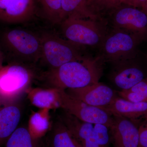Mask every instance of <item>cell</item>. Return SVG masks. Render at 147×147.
<instances>
[{"label": "cell", "instance_id": "6da1fadb", "mask_svg": "<svg viewBox=\"0 0 147 147\" xmlns=\"http://www.w3.org/2000/svg\"><path fill=\"white\" fill-rule=\"evenodd\" d=\"M100 59L83 56L57 68L48 69L39 78L42 88L65 90L98 83L102 74Z\"/></svg>", "mask_w": 147, "mask_h": 147}, {"label": "cell", "instance_id": "7a4b0ae2", "mask_svg": "<svg viewBox=\"0 0 147 147\" xmlns=\"http://www.w3.org/2000/svg\"><path fill=\"white\" fill-rule=\"evenodd\" d=\"M34 76L31 69L23 64L0 69V105L17 103L30 88Z\"/></svg>", "mask_w": 147, "mask_h": 147}, {"label": "cell", "instance_id": "3957f363", "mask_svg": "<svg viewBox=\"0 0 147 147\" xmlns=\"http://www.w3.org/2000/svg\"><path fill=\"white\" fill-rule=\"evenodd\" d=\"M41 57L44 63L53 69L83 57L80 45L57 36L45 34L40 36Z\"/></svg>", "mask_w": 147, "mask_h": 147}, {"label": "cell", "instance_id": "277c9868", "mask_svg": "<svg viewBox=\"0 0 147 147\" xmlns=\"http://www.w3.org/2000/svg\"><path fill=\"white\" fill-rule=\"evenodd\" d=\"M61 24L65 38L77 45L95 46L101 44L105 38L102 28L94 19L73 15Z\"/></svg>", "mask_w": 147, "mask_h": 147}, {"label": "cell", "instance_id": "5b68a950", "mask_svg": "<svg viewBox=\"0 0 147 147\" xmlns=\"http://www.w3.org/2000/svg\"><path fill=\"white\" fill-rule=\"evenodd\" d=\"M142 41L134 35L115 29L101 43L103 57L117 64L130 60L135 57L137 45Z\"/></svg>", "mask_w": 147, "mask_h": 147}, {"label": "cell", "instance_id": "8992f818", "mask_svg": "<svg viewBox=\"0 0 147 147\" xmlns=\"http://www.w3.org/2000/svg\"><path fill=\"white\" fill-rule=\"evenodd\" d=\"M3 40L11 52L23 62L33 63L40 59L41 38L32 33L13 29L5 34Z\"/></svg>", "mask_w": 147, "mask_h": 147}, {"label": "cell", "instance_id": "52a82bcc", "mask_svg": "<svg viewBox=\"0 0 147 147\" xmlns=\"http://www.w3.org/2000/svg\"><path fill=\"white\" fill-rule=\"evenodd\" d=\"M60 108L83 121L105 125L110 128L114 117L101 108L91 106L67 93L65 90H58Z\"/></svg>", "mask_w": 147, "mask_h": 147}, {"label": "cell", "instance_id": "ba28073f", "mask_svg": "<svg viewBox=\"0 0 147 147\" xmlns=\"http://www.w3.org/2000/svg\"><path fill=\"white\" fill-rule=\"evenodd\" d=\"M113 23L115 29H120L139 38H147V13L135 7H127L114 14Z\"/></svg>", "mask_w": 147, "mask_h": 147}, {"label": "cell", "instance_id": "9c48e42d", "mask_svg": "<svg viewBox=\"0 0 147 147\" xmlns=\"http://www.w3.org/2000/svg\"><path fill=\"white\" fill-rule=\"evenodd\" d=\"M38 5L39 0H0V21L11 24L28 21Z\"/></svg>", "mask_w": 147, "mask_h": 147}, {"label": "cell", "instance_id": "30bf717a", "mask_svg": "<svg viewBox=\"0 0 147 147\" xmlns=\"http://www.w3.org/2000/svg\"><path fill=\"white\" fill-rule=\"evenodd\" d=\"M65 91L88 105L102 109L110 105L117 96L111 88L99 82L83 88L69 89Z\"/></svg>", "mask_w": 147, "mask_h": 147}, {"label": "cell", "instance_id": "8fae6325", "mask_svg": "<svg viewBox=\"0 0 147 147\" xmlns=\"http://www.w3.org/2000/svg\"><path fill=\"white\" fill-rule=\"evenodd\" d=\"M113 117L110 128L113 147H139V126L133 120L117 116Z\"/></svg>", "mask_w": 147, "mask_h": 147}, {"label": "cell", "instance_id": "7c38bea8", "mask_svg": "<svg viewBox=\"0 0 147 147\" xmlns=\"http://www.w3.org/2000/svg\"><path fill=\"white\" fill-rule=\"evenodd\" d=\"M41 142L42 147H82L58 117L52 123Z\"/></svg>", "mask_w": 147, "mask_h": 147}, {"label": "cell", "instance_id": "4fadbf2b", "mask_svg": "<svg viewBox=\"0 0 147 147\" xmlns=\"http://www.w3.org/2000/svg\"><path fill=\"white\" fill-rule=\"evenodd\" d=\"M103 110L113 116L134 120L143 116H147V102H130L116 96L110 105Z\"/></svg>", "mask_w": 147, "mask_h": 147}, {"label": "cell", "instance_id": "5bb4252c", "mask_svg": "<svg viewBox=\"0 0 147 147\" xmlns=\"http://www.w3.org/2000/svg\"><path fill=\"white\" fill-rule=\"evenodd\" d=\"M21 116L17 103L0 105V147L18 127Z\"/></svg>", "mask_w": 147, "mask_h": 147}, {"label": "cell", "instance_id": "9a60e30c", "mask_svg": "<svg viewBox=\"0 0 147 147\" xmlns=\"http://www.w3.org/2000/svg\"><path fill=\"white\" fill-rule=\"evenodd\" d=\"M144 78L143 70L134 65L123 66L116 71L113 76L114 83L121 90H129Z\"/></svg>", "mask_w": 147, "mask_h": 147}, {"label": "cell", "instance_id": "2e32d148", "mask_svg": "<svg viewBox=\"0 0 147 147\" xmlns=\"http://www.w3.org/2000/svg\"><path fill=\"white\" fill-rule=\"evenodd\" d=\"M28 96L33 105L41 109L60 108L58 90L46 88L30 89Z\"/></svg>", "mask_w": 147, "mask_h": 147}, {"label": "cell", "instance_id": "e0dca14e", "mask_svg": "<svg viewBox=\"0 0 147 147\" xmlns=\"http://www.w3.org/2000/svg\"><path fill=\"white\" fill-rule=\"evenodd\" d=\"M2 147H42L41 138L33 136L28 127H18Z\"/></svg>", "mask_w": 147, "mask_h": 147}, {"label": "cell", "instance_id": "ac0fdd59", "mask_svg": "<svg viewBox=\"0 0 147 147\" xmlns=\"http://www.w3.org/2000/svg\"><path fill=\"white\" fill-rule=\"evenodd\" d=\"M61 14L63 21L73 15L96 19V16L88 8L87 0H61Z\"/></svg>", "mask_w": 147, "mask_h": 147}, {"label": "cell", "instance_id": "d6986e66", "mask_svg": "<svg viewBox=\"0 0 147 147\" xmlns=\"http://www.w3.org/2000/svg\"><path fill=\"white\" fill-rule=\"evenodd\" d=\"M40 112L33 113L30 117L28 127L33 136L37 138L43 137L50 129V122L48 111L49 109H42Z\"/></svg>", "mask_w": 147, "mask_h": 147}, {"label": "cell", "instance_id": "ffe728a7", "mask_svg": "<svg viewBox=\"0 0 147 147\" xmlns=\"http://www.w3.org/2000/svg\"><path fill=\"white\" fill-rule=\"evenodd\" d=\"M42 13L48 21L53 24L62 22L61 0H39Z\"/></svg>", "mask_w": 147, "mask_h": 147}, {"label": "cell", "instance_id": "44dd1931", "mask_svg": "<svg viewBox=\"0 0 147 147\" xmlns=\"http://www.w3.org/2000/svg\"><path fill=\"white\" fill-rule=\"evenodd\" d=\"M110 128L102 124H94V136L96 142L101 147H109L111 142Z\"/></svg>", "mask_w": 147, "mask_h": 147}, {"label": "cell", "instance_id": "7402d4cb", "mask_svg": "<svg viewBox=\"0 0 147 147\" xmlns=\"http://www.w3.org/2000/svg\"><path fill=\"white\" fill-rule=\"evenodd\" d=\"M127 90L137 93L147 99V78H144Z\"/></svg>", "mask_w": 147, "mask_h": 147}, {"label": "cell", "instance_id": "603a6c76", "mask_svg": "<svg viewBox=\"0 0 147 147\" xmlns=\"http://www.w3.org/2000/svg\"><path fill=\"white\" fill-rule=\"evenodd\" d=\"M139 147H147V119L139 126Z\"/></svg>", "mask_w": 147, "mask_h": 147}, {"label": "cell", "instance_id": "cb8c5ba5", "mask_svg": "<svg viewBox=\"0 0 147 147\" xmlns=\"http://www.w3.org/2000/svg\"><path fill=\"white\" fill-rule=\"evenodd\" d=\"M100 5H102L105 7H112L117 6L119 4L123 2L124 0H97Z\"/></svg>", "mask_w": 147, "mask_h": 147}, {"label": "cell", "instance_id": "d4e9b609", "mask_svg": "<svg viewBox=\"0 0 147 147\" xmlns=\"http://www.w3.org/2000/svg\"><path fill=\"white\" fill-rule=\"evenodd\" d=\"M125 2H127L130 5L134 7H142L143 10H144L146 7L147 0H124Z\"/></svg>", "mask_w": 147, "mask_h": 147}, {"label": "cell", "instance_id": "484cf974", "mask_svg": "<svg viewBox=\"0 0 147 147\" xmlns=\"http://www.w3.org/2000/svg\"><path fill=\"white\" fill-rule=\"evenodd\" d=\"M3 55L1 51L0 50V69L3 67Z\"/></svg>", "mask_w": 147, "mask_h": 147}, {"label": "cell", "instance_id": "4316f807", "mask_svg": "<svg viewBox=\"0 0 147 147\" xmlns=\"http://www.w3.org/2000/svg\"><path fill=\"white\" fill-rule=\"evenodd\" d=\"M144 11L145 12H146V13H147V2L146 3V7H145V9L144 10Z\"/></svg>", "mask_w": 147, "mask_h": 147}]
</instances>
